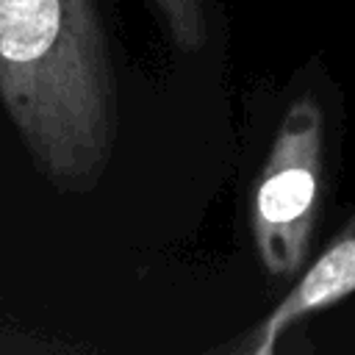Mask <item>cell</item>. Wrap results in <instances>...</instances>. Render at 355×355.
Segmentation results:
<instances>
[{"instance_id":"4","label":"cell","mask_w":355,"mask_h":355,"mask_svg":"<svg viewBox=\"0 0 355 355\" xmlns=\"http://www.w3.org/2000/svg\"><path fill=\"white\" fill-rule=\"evenodd\" d=\"M172 44L180 53H197L208 42L205 0H153Z\"/></svg>"},{"instance_id":"1","label":"cell","mask_w":355,"mask_h":355,"mask_svg":"<svg viewBox=\"0 0 355 355\" xmlns=\"http://www.w3.org/2000/svg\"><path fill=\"white\" fill-rule=\"evenodd\" d=\"M0 103L55 189L100 183L116 141V80L92 0H0Z\"/></svg>"},{"instance_id":"2","label":"cell","mask_w":355,"mask_h":355,"mask_svg":"<svg viewBox=\"0 0 355 355\" xmlns=\"http://www.w3.org/2000/svg\"><path fill=\"white\" fill-rule=\"evenodd\" d=\"M324 166V114L313 94H300L286 108L252 194V241L263 269L275 277L294 275L305 255L319 214Z\"/></svg>"},{"instance_id":"3","label":"cell","mask_w":355,"mask_h":355,"mask_svg":"<svg viewBox=\"0 0 355 355\" xmlns=\"http://www.w3.org/2000/svg\"><path fill=\"white\" fill-rule=\"evenodd\" d=\"M349 294H355V216L311 261L283 300L222 349L233 355H272L300 322L338 305Z\"/></svg>"}]
</instances>
